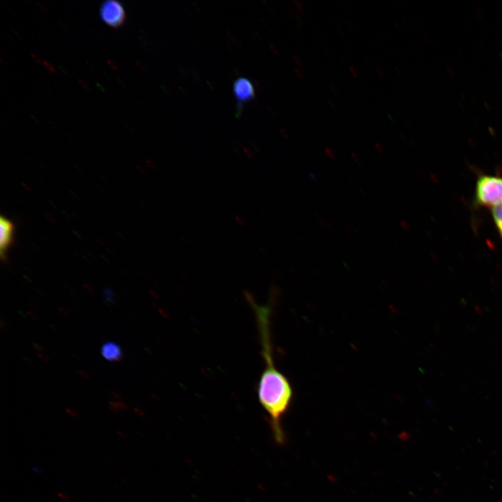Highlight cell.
I'll return each instance as SVG.
<instances>
[{
  "mask_svg": "<svg viewBox=\"0 0 502 502\" xmlns=\"http://www.w3.org/2000/svg\"><path fill=\"white\" fill-rule=\"evenodd\" d=\"M256 314L262 346L264 367L257 383L259 402L267 414L273 437L279 443L284 441L282 419L294 397L290 381L275 366L270 336V308L249 300Z\"/></svg>",
  "mask_w": 502,
  "mask_h": 502,
  "instance_id": "1",
  "label": "cell"
},
{
  "mask_svg": "<svg viewBox=\"0 0 502 502\" xmlns=\"http://www.w3.org/2000/svg\"><path fill=\"white\" fill-rule=\"evenodd\" d=\"M476 201L485 206L495 207L502 204V178L484 175L476 185Z\"/></svg>",
  "mask_w": 502,
  "mask_h": 502,
  "instance_id": "2",
  "label": "cell"
},
{
  "mask_svg": "<svg viewBox=\"0 0 502 502\" xmlns=\"http://www.w3.org/2000/svg\"><path fill=\"white\" fill-rule=\"evenodd\" d=\"M102 20L114 28L121 27L126 21V12L123 5L114 0L105 1L100 7Z\"/></svg>",
  "mask_w": 502,
  "mask_h": 502,
  "instance_id": "3",
  "label": "cell"
},
{
  "mask_svg": "<svg viewBox=\"0 0 502 502\" xmlns=\"http://www.w3.org/2000/svg\"><path fill=\"white\" fill-rule=\"evenodd\" d=\"M0 254L2 261H6L7 252L14 241L15 225L8 218L0 217Z\"/></svg>",
  "mask_w": 502,
  "mask_h": 502,
  "instance_id": "4",
  "label": "cell"
},
{
  "mask_svg": "<svg viewBox=\"0 0 502 502\" xmlns=\"http://www.w3.org/2000/svg\"><path fill=\"white\" fill-rule=\"evenodd\" d=\"M233 91L238 105L251 101L254 96V88L251 81L245 77H238L233 85Z\"/></svg>",
  "mask_w": 502,
  "mask_h": 502,
  "instance_id": "5",
  "label": "cell"
},
{
  "mask_svg": "<svg viewBox=\"0 0 502 502\" xmlns=\"http://www.w3.org/2000/svg\"><path fill=\"white\" fill-rule=\"evenodd\" d=\"M101 355L107 360L119 361L122 357L121 347L114 342H105L100 349Z\"/></svg>",
  "mask_w": 502,
  "mask_h": 502,
  "instance_id": "6",
  "label": "cell"
},
{
  "mask_svg": "<svg viewBox=\"0 0 502 502\" xmlns=\"http://www.w3.org/2000/svg\"><path fill=\"white\" fill-rule=\"evenodd\" d=\"M492 215L497 229L502 237V204L493 208Z\"/></svg>",
  "mask_w": 502,
  "mask_h": 502,
  "instance_id": "7",
  "label": "cell"
},
{
  "mask_svg": "<svg viewBox=\"0 0 502 502\" xmlns=\"http://www.w3.org/2000/svg\"><path fill=\"white\" fill-rule=\"evenodd\" d=\"M349 71L354 77H357L358 76L357 70H356L353 67L350 66Z\"/></svg>",
  "mask_w": 502,
  "mask_h": 502,
  "instance_id": "8",
  "label": "cell"
},
{
  "mask_svg": "<svg viewBox=\"0 0 502 502\" xmlns=\"http://www.w3.org/2000/svg\"><path fill=\"white\" fill-rule=\"evenodd\" d=\"M376 71L377 74H378L380 77H383V73L382 70H381L379 67H377V68H376Z\"/></svg>",
  "mask_w": 502,
  "mask_h": 502,
  "instance_id": "9",
  "label": "cell"
},
{
  "mask_svg": "<svg viewBox=\"0 0 502 502\" xmlns=\"http://www.w3.org/2000/svg\"><path fill=\"white\" fill-rule=\"evenodd\" d=\"M296 72H297L298 75L299 77H301V78H302V79L304 77V75H303V73H302L301 71H300L298 69H296Z\"/></svg>",
  "mask_w": 502,
  "mask_h": 502,
  "instance_id": "10",
  "label": "cell"
}]
</instances>
